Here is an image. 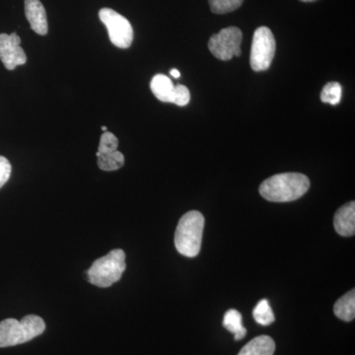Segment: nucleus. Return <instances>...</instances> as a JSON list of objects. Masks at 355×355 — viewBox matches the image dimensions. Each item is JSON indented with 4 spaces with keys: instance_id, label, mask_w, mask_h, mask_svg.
<instances>
[{
    "instance_id": "a211bd4d",
    "label": "nucleus",
    "mask_w": 355,
    "mask_h": 355,
    "mask_svg": "<svg viewBox=\"0 0 355 355\" xmlns=\"http://www.w3.org/2000/svg\"><path fill=\"white\" fill-rule=\"evenodd\" d=\"M244 0H209L210 9L216 14L232 12L242 6Z\"/></svg>"
},
{
    "instance_id": "9b49d317",
    "label": "nucleus",
    "mask_w": 355,
    "mask_h": 355,
    "mask_svg": "<svg viewBox=\"0 0 355 355\" xmlns=\"http://www.w3.org/2000/svg\"><path fill=\"white\" fill-rule=\"evenodd\" d=\"M150 88L154 96L161 102H173L175 85L169 77L164 76V74H156L151 80Z\"/></svg>"
},
{
    "instance_id": "2eb2a0df",
    "label": "nucleus",
    "mask_w": 355,
    "mask_h": 355,
    "mask_svg": "<svg viewBox=\"0 0 355 355\" xmlns=\"http://www.w3.org/2000/svg\"><path fill=\"white\" fill-rule=\"evenodd\" d=\"M96 156H97L98 166L103 171H116L121 169L125 164V156L119 150L104 154L97 153Z\"/></svg>"
},
{
    "instance_id": "dca6fc26",
    "label": "nucleus",
    "mask_w": 355,
    "mask_h": 355,
    "mask_svg": "<svg viewBox=\"0 0 355 355\" xmlns=\"http://www.w3.org/2000/svg\"><path fill=\"white\" fill-rule=\"evenodd\" d=\"M253 316L254 321L261 326H268L275 320L270 302L266 299H263L257 304L253 311Z\"/></svg>"
},
{
    "instance_id": "6e6552de",
    "label": "nucleus",
    "mask_w": 355,
    "mask_h": 355,
    "mask_svg": "<svg viewBox=\"0 0 355 355\" xmlns=\"http://www.w3.org/2000/svg\"><path fill=\"white\" fill-rule=\"evenodd\" d=\"M20 44V37L16 33L0 35V60L6 69L13 70L18 65L27 62V57Z\"/></svg>"
},
{
    "instance_id": "423d86ee",
    "label": "nucleus",
    "mask_w": 355,
    "mask_h": 355,
    "mask_svg": "<svg viewBox=\"0 0 355 355\" xmlns=\"http://www.w3.org/2000/svg\"><path fill=\"white\" fill-rule=\"evenodd\" d=\"M99 18L108 29L110 41L120 49H128L132 46L133 30L127 18L111 8H102Z\"/></svg>"
},
{
    "instance_id": "39448f33",
    "label": "nucleus",
    "mask_w": 355,
    "mask_h": 355,
    "mask_svg": "<svg viewBox=\"0 0 355 355\" xmlns=\"http://www.w3.org/2000/svg\"><path fill=\"white\" fill-rule=\"evenodd\" d=\"M275 36L270 28H258L254 33L252 42L251 58L250 64L254 71H263L270 69L273 58H275Z\"/></svg>"
},
{
    "instance_id": "1a4fd4ad",
    "label": "nucleus",
    "mask_w": 355,
    "mask_h": 355,
    "mask_svg": "<svg viewBox=\"0 0 355 355\" xmlns=\"http://www.w3.org/2000/svg\"><path fill=\"white\" fill-rule=\"evenodd\" d=\"M25 15L33 31L41 36L48 34L46 9L40 0H25Z\"/></svg>"
},
{
    "instance_id": "412c9836",
    "label": "nucleus",
    "mask_w": 355,
    "mask_h": 355,
    "mask_svg": "<svg viewBox=\"0 0 355 355\" xmlns=\"http://www.w3.org/2000/svg\"><path fill=\"white\" fill-rule=\"evenodd\" d=\"M11 171H12V167L8 159L0 156V188L7 183L11 176Z\"/></svg>"
},
{
    "instance_id": "f257e3e1",
    "label": "nucleus",
    "mask_w": 355,
    "mask_h": 355,
    "mask_svg": "<svg viewBox=\"0 0 355 355\" xmlns=\"http://www.w3.org/2000/svg\"><path fill=\"white\" fill-rule=\"evenodd\" d=\"M309 188L310 180L305 175L284 173L265 180L260 186V193L268 202H288L303 197Z\"/></svg>"
},
{
    "instance_id": "f3484780",
    "label": "nucleus",
    "mask_w": 355,
    "mask_h": 355,
    "mask_svg": "<svg viewBox=\"0 0 355 355\" xmlns=\"http://www.w3.org/2000/svg\"><path fill=\"white\" fill-rule=\"evenodd\" d=\"M342 95L343 88L340 83H329L324 86L323 90H322L321 100L323 103H328V104L336 106V105L340 104Z\"/></svg>"
},
{
    "instance_id": "ddd939ff",
    "label": "nucleus",
    "mask_w": 355,
    "mask_h": 355,
    "mask_svg": "<svg viewBox=\"0 0 355 355\" xmlns=\"http://www.w3.org/2000/svg\"><path fill=\"white\" fill-rule=\"evenodd\" d=\"M334 313L338 319L350 322L355 317V291L352 289L338 299L334 306Z\"/></svg>"
},
{
    "instance_id": "f8f14e48",
    "label": "nucleus",
    "mask_w": 355,
    "mask_h": 355,
    "mask_svg": "<svg viewBox=\"0 0 355 355\" xmlns=\"http://www.w3.org/2000/svg\"><path fill=\"white\" fill-rule=\"evenodd\" d=\"M275 343L270 336H260L247 343L238 355H273Z\"/></svg>"
},
{
    "instance_id": "20e7f679",
    "label": "nucleus",
    "mask_w": 355,
    "mask_h": 355,
    "mask_svg": "<svg viewBox=\"0 0 355 355\" xmlns=\"http://www.w3.org/2000/svg\"><path fill=\"white\" fill-rule=\"evenodd\" d=\"M125 268V252L121 249L113 250L107 256L97 259L86 270L88 282L93 286L106 288L121 279Z\"/></svg>"
},
{
    "instance_id": "9d476101",
    "label": "nucleus",
    "mask_w": 355,
    "mask_h": 355,
    "mask_svg": "<svg viewBox=\"0 0 355 355\" xmlns=\"http://www.w3.org/2000/svg\"><path fill=\"white\" fill-rule=\"evenodd\" d=\"M334 226L338 234L343 237L354 236L355 233V202L343 205L336 212Z\"/></svg>"
},
{
    "instance_id": "4be33fe9",
    "label": "nucleus",
    "mask_w": 355,
    "mask_h": 355,
    "mask_svg": "<svg viewBox=\"0 0 355 355\" xmlns=\"http://www.w3.org/2000/svg\"><path fill=\"white\" fill-rule=\"evenodd\" d=\"M170 76L174 77V78H179V77L181 76V73H180L179 70L174 69H171V71H170Z\"/></svg>"
},
{
    "instance_id": "0eeeda50",
    "label": "nucleus",
    "mask_w": 355,
    "mask_h": 355,
    "mask_svg": "<svg viewBox=\"0 0 355 355\" xmlns=\"http://www.w3.org/2000/svg\"><path fill=\"white\" fill-rule=\"evenodd\" d=\"M243 34L237 27L224 28L217 34L212 35L209 41L210 53L217 60H230L236 51L241 50Z\"/></svg>"
},
{
    "instance_id": "aec40b11",
    "label": "nucleus",
    "mask_w": 355,
    "mask_h": 355,
    "mask_svg": "<svg viewBox=\"0 0 355 355\" xmlns=\"http://www.w3.org/2000/svg\"><path fill=\"white\" fill-rule=\"evenodd\" d=\"M191 94L189 89L186 86L178 84L175 86L174 97H173V104L177 106L184 107L187 106L190 102Z\"/></svg>"
},
{
    "instance_id": "4468645a",
    "label": "nucleus",
    "mask_w": 355,
    "mask_h": 355,
    "mask_svg": "<svg viewBox=\"0 0 355 355\" xmlns=\"http://www.w3.org/2000/svg\"><path fill=\"white\" fill-rule=\"evenodd\" d=\"M223 327L230 333L234 334L236 340H242L247 335V330L243 326L242 315L239 311L228 310L224 315Z\"/></svg>"
},
{
    "instance_id": "6ab92c4d",
    "label": "nucleus",
    "mask_w": 355,
    "mask_h": 355,
    "mask_svg": "<svg viewBox=\"0 0 355 355\" xmlns=\"http://www.w3.org/2000/svg\"><path fill=\"white\" fill-rule=\"evenodd\" d=\"M118 146L119 139H116V135L112 132H104L101 139H100L97 153L100 154L114 153V151L118 150Z\"/></svg>"
},
{
    "instance_id": "7ed1b4c3",
    "label": "nucleus",
    "mask_w": 355,
    "mask_h": 355,
    "mask_svg": "<svg viewBox=\"0 0 355 355\" xmlns=\"http://www.w3.org/2000/svg\"><path fill=\"white\" fill-rule=\"evenodd\" d=\"M46 330V324L37 315H28L21 321L6 319L0 322V347H14L30 342L42 335Z\"/></svg>"
},
{
    "instance_id": "b1692460",
    "label": "nucleus",
    "mask_w": 355,
    "mask_h": 355,
    "mask_svg": "<svg viewBox=\"0 0 355 355\" xmlns=\"http://www.w3.org/2000/svg\"><path fill=\"white\" fill-rule=\"evenodd\" d=\"M103 132H107V128L106 127H102Z\"/></svg>"
},
{
    "instance_id": "f03ea898",
    "label": "nucleus",
    "mask_w": 355,
    "mask_h": 355,
    "mask_svg": "<svg viewBox=\"0 0 355 355\" xmlns=\"http://www.w3.org/2000/svg\"><path fill=\"white\" fill-rule=\"evenodd\" d=\"M205 217L200 211L191 210L180 219L175 233V247L180 254L188 258L197 257L202 241Z\"/></svg>"
},
{
    "instance_id": "5701e85b",
    "label": "nucleus",
    "mask_w": 355,
    "mask_h": 355,
    "mask_svg": "<svg viewBox=\"0 0 355 355\" xmlns=\"http://www.w3.org/2000/svg\"><path fill=\"white\" fill-rule=\"evenodd\" d=\"M300 1H302V2H313V1H316V0H300Z\"/></svg>"
}]
</instances>
